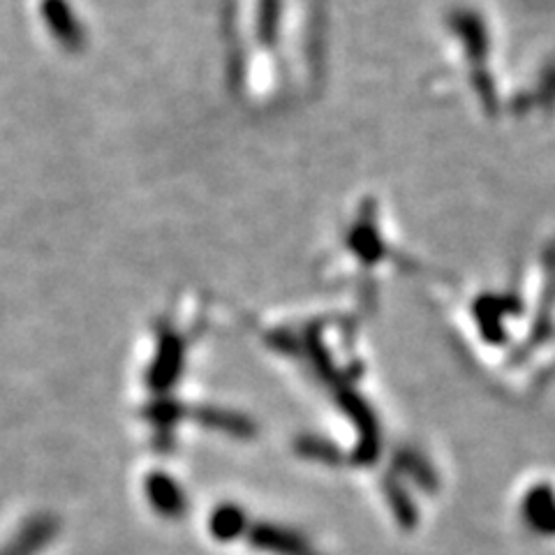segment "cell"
Here are the masks:
<instances>
[{"instance_id":"1","label":"cell","mask_w":555,"mask_h":555,"mask_svg":"<svg viewBox=\"0 0 555 555\" xmlns=\"http://www.w3.org/2000/svg\"><path fill=\"white\" fill-rule=\"evenodd\" d=\"M253 542L267 551H275L281 555H312L310 548L297 540V537L283 532L271 526H259L253 530Z\"/></svg>"},{"instance_id":"2","label":"cell","mask_w":555,"mask_h":555,"mask_svg":"<svg viewBox=\"0 0 555 555\" xmlns=\"http://www.w3.org/2000/svg\"><path fill=\"white\" fill-rule=\"evenodd\" d=\"M151 502L167 516H177L183 512V495L179 486L165 475H153L146 483Z\"/></svg>"},{"instance_id":"3","label":"cell","mask_w":555,"mask_h":555,"mask_svg":"<svg viewBox=\"0 0 555 555\" xmlns=\"http://www.w3.org/2000/svg\"><path fill=\"white\" fill-rule=\"evenodd\" d=\"M211 530L218 540H234V537L243 530V514L236 507H220L214 514Z\"/></svg>"}]
</instances>
